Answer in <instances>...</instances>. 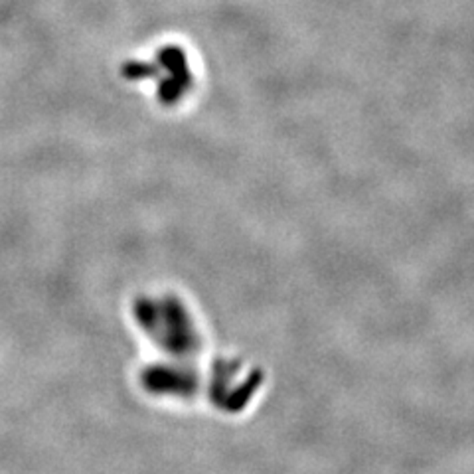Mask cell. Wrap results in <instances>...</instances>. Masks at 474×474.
Returning <instances> with one entry per match:
<instances>
[{"label": "cell", "instance_id": "obj_1", "mask_svg": "<svg viewBox=\"0 0 474 474\" xmlns=\"http://www.w3.org/2000/svg\"><path fill=\"white\" fill-rule=\"evenodd\" d=\"M129 73H141V75H162L164 79L158 84V95L166 103H178L180 99L194 87V75L188 63V58L178 46H168L160 49L157 60L143 63V65H131Z\"/></svg>", "mask_w": 474, "mask_h": 474}]
</instances>
